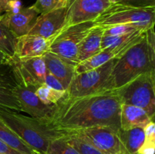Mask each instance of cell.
I'll use <instances>...</instances> for the list:
<instances>
[{
    "mask_svg": "<svg viewBox=\"0 0 155 154\" xmlns=\"http://www.w3.org/2000/svg\"><path fill=\"white\" fill-rule=\"evenodd\" d=\"M121 104L117 89L80 98L66 95L54 105L48 125L63 134L98 126L119 131Z\"/></svg>",
    "mask_w": 155,
    "mask_h": 154,
    "instance_id": "1",
    "label": "cell"
},
{
    "mask_svg": "<svg viewBox=\"0 0 155 154\" xmlns=\"http://www.w3.org/2000/svg\"><path fill=\"white\" fill-rule=\"evenodd\" d=\"M155 35L154 27L116 60L112 75L115 88H119L138 75L155 71Z\"/></svg>",
    "mask_w": 155,
    "mask_h": 154,
    "instance_id": "2",
    "label": "cell"
},
{
    "mask_svg": "<svg viewBox=\"0 0 155 154\" xmlns=\"http://www.w3.org/2000/svg\"><path fill=\"white\" fill-rule=\"evenodd\" d=\"M0 119L39 154L46 153L50 141L64 135L45 122L5 107H0Z\"/></svg>",
    "mask_w": 155,
    "mask_h": 154,
    "instance_id": "3",
    "label": "cell"
},
{
    "mask_svg": "<svg viewBox=\"0 0 155 154\" xmlns=\"http://www.w3.org/2000/svg\"><path fill=\"white\" fill-rule=\"evenodd\" d=\"M155 8H140L114 3L94 21L95 25L109 27L130 25L146 31L154 27Z\"/></svg>",
    "mask_w": 155,
    "mask_h": 154,
    "instance_id": "4",
    "label": "cell"
},
{
    "mask_svg": "<svg viewBox=\"0 0 155 154\" xmlns=\"http://www.w3.org/2000/svg\"><path fill=\"white\" fill-rule=\"evenodd\" d=\"M117 59H112L95 69L74 74L67 89V96L80 98L116 89L112 70Z\"/></svg>",
    "mask_w": 155,
    "mask_h": 154,
    "instance_id": "5",
    "label": "cell"
},
{
    "mask_svg": "<svg viewBox=\"0 0 155 154\" xmlns=\"http://www.w3.org/2000/svg\"><path fill=\"white\" fill-rule=\"evenodd\" d=\"M122 104L140 107L154 118L155 71L138 75L126 85L116 88Z\"/></svg>",
    "mask_w": 155,
    "mask_h": 154,
    "instance_id": "6",
    "label": "cell"
},
{
    "mask_svg": "<svg viewBox=\"0 0 155 154\" xmlns=\"http://www.w3.org/2000/svg\"><path fill=\"white\" fill-rule=\"evenodd\" d=\"M95 25L94 21H87L64 27L49 39L48 51L76 66L80 43Z\"/></svg>",
    "mask_w": 155,
    "mask_h": 154,
    "instance_id": "7",
    "label": "cell"
},
{
    "mask_svg": "<svg viewBox=\"0 0 155 154\" xmlns=\"http://www.w3.org/2000/svg\"><path fill=\"white\" fill-rule=\"evenodd\" d=\"M9 65L17 83L20 85L36 89L44 84L47 69L43 56L26 59L13 57Z\"/></svg>",
    "mask_w": 155,
    "mask_h": 154,
    "instance_id": "8",
    "label": "cell"
},
{
    "mask_svg": "<svg viewBox=\"0 0 155 154\" xmlns=\"http://www.w3.org/2000/svg\"><path fill=\"white\" fill-rule=\"evenodd\" d=\"M103 154H125L118 131L109 127L98 126L74 131Z\"/></svg>",
    "mask_w": 155,
    "mask_h": 154,
    "instance_id": "9",
    "label": "cell"
},
{
    "mask_svg": "<svg viewBox=\"0 0 155 154\" xmlns=\"http://www.w3.org/2000/svg\"><path fill=\"white\" fill-rule=\"evenodd\" d=\"M110 5L108 0H68L64 27L94 21Z\"/></svg>",
    "mask_w": 155,
    "mask_h": 154,
    "instance_id": "10",
    "label": "cell"
},
{
    "mask_svg": "<svg viewBox=\"0 0 155 154\" xmlns=\"http://www.w3.org/2000/svg\"><path fill=\"white\" fill-rule=\"evenodd\" d=\"M35 90L33 88H26L18 84L14 89V93L21 106V112L48 124L54 113V105L43 104L36 95Z\"/></svg>",
    "mask_w": 155,
    "mask_h": 154,
    "instance_id": "11",
    "label": "cell"
},
{
    "mask_svg": "<svg viewBox=\"0 0 155 154\" xmlns=\"http://www.w3.org/2000/svg\"><path fill=\"white\" fill-rule=\"evenodd\" d=\"M67 6L39 14L30 27L28 34L50 39L64 27Z\"/></svg>",
    "mask_w": 155,
    "mask_h": 154,
    "instance_id": "12",
    "label": "cell"
},
{
    "mask_svg": "<svg viewBox=\"0 0 155 154\" xmlns=\"http://www.w3.org/2000/svg\"><path fill=\"white\" fill-rule=\"evenodd\" d=\"M145 32H143L139 36L134 38L130 42H127L124 45H119V46L114 47V48L110 47V48L101 49V51L98 52V54L79 63L78 64L75 66V74L81 73V72L95 69V68L99 67L101 65L107 63V61L112 60V59L119 58L130 47L133 46L142 38V35Z\"/></svg>",
    "mask_w": 155,
    "mask_h": 154,
    "instance_id": "13",
    "label": "cell"
},
{
    "mask_svg": "<svg viewBox=\"0 0 155 154\" xmlns=\"http://www.w3.org/2000/svg\"><path fill=\"white\" fill-rule=\"evenodd\" d=\"M48 45L49 39L27 33L17 38L14 57L26 59L43 56L48 51Z\"/></svg>",
    "mask_w": 155,
    "mask_h": 154,
    "instance_id": "14",
    "label": "cell"
},
{
    "mask_svg": "<svg viewBox=\"0 0 155 154\" xmlns=\"http://www.w3.org/2000/svg\"><path fill=\"white\" fill-rule=\"evenodd\" d=\"M39 14L32 6L22 8L18 12L2 14V21L17 38L28 33Z\"/></svg>",
    "mask_w": 155,
    "mask_h": 154,
    "instance_id": "15",
    "label": "cell"
},
{
    "mask_svg": "<svg viewBox=\"0 0 155 154\" xmlns=\"http://www.w3.org/2000/svg\"><path fill=\"white\" fill-rule=\"evenodd\" d=\"M17 85L10 65H0V107L21 112V106L14 93Z\"/></svg>",
    "mask_w": 155,
    "mask_h": 154,
    "instance_id": "16",
    "label": "cell"
},
{
    "mask_svg": "<svg viewBox=\"0 0 155 154\" xmlns=\"http://www.w3.org/2000/svg\"><path fill=\"white\" fill-rule=\"evenodd\" d=\"M43 59L47 71L56 77L67 91L75 74V66L49 51L45 53Z\"/></svg>",
    "mask_w": 155,
    "mask_h": 154,
    "instance_id": "17",
    "label": "cell"
},
{
    "mask_svg": "<svg viewBox=\"0 0 155 154\" xmlns=\"http://www.w3.org/2000/svg\"><path fill=\"white\" fill-rule=\"evenodd\" d=\"M154 120L145 110L129 104H121L120 124L123 130L134 128H143L150 121Z\"/></svg>",
    "mask_w": 155,
    "mask_h": 154,
    "instance_id": "18",
    "label": "cell"
},
{
    "mask_svg": "<svg viewBox=\"0 0 155 154\" xmlns=\"http://www.w3.org/2000/svg\"><path fill=\"white\" fill-rule=\"evenodd\" d=\"M103 33L104 27L101 26L95 25L91 29L79 47L77 58V64L101 51Z\"/></svg>",
    "mask_w": 155,
    "mask_h": 154,
    "instance_id": "19",
    "label": "cell"
},
{
    "mask_svg": "<svg viewBox=\"0 0 155 154\" xmlns=\"http://www.w3.org/2000/svg\"><path fill=\"white\" fill-rule=\"evenodd\" d=\"M118 136L125 154H138L145 140V132L142 128H134L129 130L120 128Z\"/></svg>",
    "mask_w": 155,
    "mask_h": 154,
    "instance_id": "20",
    "label": "cell"
},
{
    "mask_svg": "<svg viewBox=\"0 0 155 154\" xmlns=\"http://www.w3.org/2000/svg\"><path fill=\"white\" fill-rule=\"evenodd\" d=\"M0 139L12 149L21 154H39L20 138L1 119H0Z\"/></svg>",
    "mask_w": 155,
    "mask_h": 154,
    "instance_id": "21",
    "label": "cell"
},
{
    "mask_svg": "<svg viewBox=\"0 0 155 154\" xmlns=\"http://www.w3.org/2000/svg\"><path fill=\"white\" fill-rule=\"evenodd\" d=\"M17 37L0 19V51L10 58L15 56Z\"/></svg>",
    "mask_w": 155,
    "mask_h": 154,
    "instance_id": "22",
    "label": "cell"
},
{
    "mask_svg": "<svg viewBox=\"0 0 155 154\" xmlns=\"http://www.w3.org/2000/svg\"><path fill=\"white\" fill-rule=\"evenodd\" d=\"M35 94L37 98L46 105H56L67 95V91H58L51 88L45 84L36 88Z\"/></svg>",
    "mask_w": 155,
    "mask_h": 154,
    "instance_id": "23",
    "label": "cell"
},
{
    "mask_svg": "<svg viewBox=\"0 0 155 154\" xmlns=\"http://www.w3.org/2000/svg\"><path fill=\"white\" fill-rule=\"evenodd\" d=\"M64 137L68 143L77 149L80 154H103L77 133H64Z\"/></svg>",
    "mask_w": 155,
    "mask_h": 154,
    "instance_id": "24",
    "label": "cell"
},
{
    "mask_svg": "<svg viewBox=\"0 0 155 154\" xmlns=\"http://www.w3.org/2000/svg\"><path fill=\"white\" fill-rule=\"evenodd\" d=\"M145 140L138 154H154L155 151V124L151 120L143 128Z\"/></svg>",
    "mask_w": 155,
    "mask_h": 154,
    "instance_id": "25",
    "label": "cell"
},
{
    "mask_svg": "<svg viewBox=\"0 0 155 154\" xmlns=\"http://www.w3.org/2000/svg\"><path fill=\"white\" fill-rule=\"evenodd\" d=\"M45 154H80L71 144L68 143L64 137H60L51 140L48 145V149Z\"/></svg>",
    "mask_w": 155,
    "mask_h": 154,
    "instance_id": "26",
    "label": "cell"
},
{
    "mask_svg": "<svg viewBox=\"0 0 155 154\" xmlns=\"http://www.w3.org/2000/svg\"><path fill=\"white\" fill-rule=\"evenodd\" d=\"M143 32L145 31H136L131 33H128V34L123 35V36H105V35H103L101 48V49H104L106 48H110V47L114 48V47L124 45V44L130 42L134 38L139 36Z\"/></svg>",
    "mask_w": 155,
    "mask_h": 154,
    "instance_id": "27",
    "label": "cell"
},
{
    "mask_svg": "<svg viewBox=\"0 0 155 154\" xmlns=\"http://www.w3.org/2000/svg\"><path fill=\"white\" fill-rule=\"evenodd\" d=\"M68 0H36L31 5L39 14L66 7Z\"/></svg>",
    "mask_w": 155,
    "mask_h": 154,
    "instance_id": "28",
    "label": "cell"
},
{
    "mask_svg": "<svg viewBox=\"0 0 155 154\" xmlns=\"http://www.w3.org/2000/svg\"><path fill=\"white\" fill-rule=\"evenodd\" d=\"M136 31H142L130 25H117L104 27L103 35L105 36H123Z\"/></svg>",
    "mask_w": 155,
    "mask_h": 154,
    "instance_id": "29",
    "label": "cell"
},
{
    "mask_svg": "<svg viewBox=\"0 0 155 154\" xmlns=\"http://www.w3.org/2000/svg\"><path fill=\"white\" fill-rule=\"evenodd\" d=\"M117 3L140 8H155V0H119Z\"/></svg>",
    "mask_w": 155,
    "mask_h": 154,
    "instance_id": "30",
    "label": "cell"
},
{
    "mask_svg": "<svg viewBox=\"0 0 155 154\" xmlns=\"http://www.w3.org/2000/svg\"><path fill=\"white\" fill-rule=\"evenodd\" d=\"M44 84L49 86L51 88L55 89V90L66 91L64 88V86L62 85L61 83V82L56 77H54L52 74L48 72V71H47V73L45 75V80H44Z\"/></svg>",
    "mask_w": 155,
    "mask_h": 154,
    "instance_id": "31",
    "label": "cell"
},
{
    "mask_svg": "<svg viewBox=\"0 0 155 154\" xmlns=\"http://www.w3.org/2000/svg\"><path fill=\"white\" fill-rule=\"evenodd\" d=\"M22 8V4H21V2L20 0H11L8 4L7 11L5 12L15 14L19 11Z\"/></svg>",
    "mask_w": 155,
    "mask_h": 154,
    "instance_id": "32",
    "label": "cell"
},
{
    "mask_svg": "<svg viewBox=\"0 0 155 154\" xmlns=\"http://www.w3.org/2000/svg\"><path fill=\"white\" fill-rule=\"evenodd\" d=\"M0 153L2 154H21V152H18L15 149H12V147L6 144L4 141L0 139Z\"/></svg>",
    "mask_w": 155,
    "mask_h": 154,
    "instance_id": "33",
    "label": "cell"
},
{
    "mask_svg": "<svg viewBox=\"0 0 155 154\" xmlns=\"http://www.w3.org/2000/svg\"><path fill=\"white\" fill-rule=\"evenodd\" d=\"M11 0H0V14L5 13L7 11L8 4Z\"/></svg>",
    "mask_w": 155,
    "mask_h": 154,
    "instance_id": "34",
    "label": "cell"
},
{
    "mask_svg": "<svg viewBox=\"0 0 155 154\" xmlns=\"http://www.w3.org/2000/svg\"><path fill=\"white\" fill-rule=\"evenodd\" d=\"M10 57L6 56L3 53L0 51V65H4V64H9V62L11 60Z\"/></svg>",
    "mask_w": 155,
    "mask_h": 154,
    "instance_id": "35",
    "label": "cell"
},
{
    "mask_svg": "<svg viewBox=\"0 0 155 154\" xmlns=\"http://www.w3.org/2000/svg\"><path fill=\"white\" fill-rule=\"evenodd\" d=\"M109 2H110V3H111V4H114V3H117V2L118 1H119V0H108Z\"/></svg>",
    "mask_w": 155,
    "mask_h": 154,
    "instance_id": "36",
    "label": "cell"
},
{
    "mask_svg": "<svg viewBox=\"0 0 155 154\" xmlns=\"http://www.w3.org/2000/svg\"><path fill=\"white\" fill-rule=\"evenodd\" d=\"M2 14H0V19H1V18H2Z\"/></svg>",
    "mask_w": 155,
    "mask_h": 154,
    "instance_id": "37",
    "label": "cell"
},
{
    "mask_svg": "<svg viewBox=\"0 0 155 154\" xmlns=\"http://www.w3.org/2000/svg\"><path fill=\"white\" fill-rule=\"evenodd\" d=\"M0 154H2V153H0Z\"/></svg>",
    "mask_w": 155,
    "mask_h": 154,
    "instance_id": "38",
    "label": "cell"
}]
</instances>
